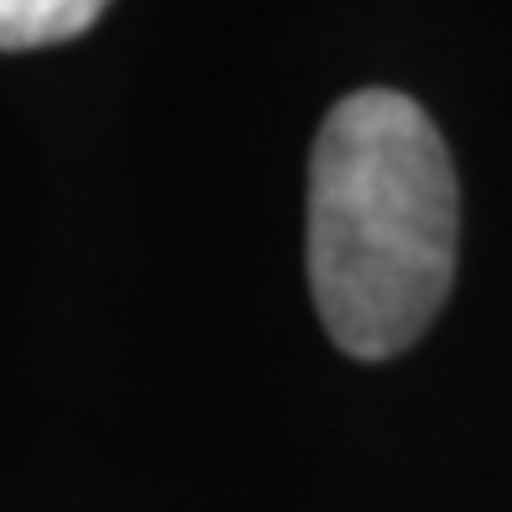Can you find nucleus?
<instances>
[{
	"label": "nucleus",
	"mask_w": 512,
	"mask_h": 512,
	"mask_svg": "<svg viewBox=\"0 0 512 512\" xmlns=\"http://www.w3.org/2000/svg\"><path fill=\"white\" fill-rule=\"evenodd\" d=\"M100 11V0H0V53H32L84 37Z\"/></svg>",
	"instance_id": "nucleus-2"
},
{
	"label": "nucleus",
	"mask_w": 512,
	"mask_h": 512,
	"mask_svg": "<svg viewBox=\"0 0 512 512\" xmlns=\"http://www.w3.org/2000/svg\"><path fill=\"white\" fill-rule=\"evenodd\" d=\"M460 194L439 126L398 89L345 95L309 157V288L345 356L387 361L455 283Z\"/></svg>",
	"instance_id": "nucleus-1"
}]
</instances>
